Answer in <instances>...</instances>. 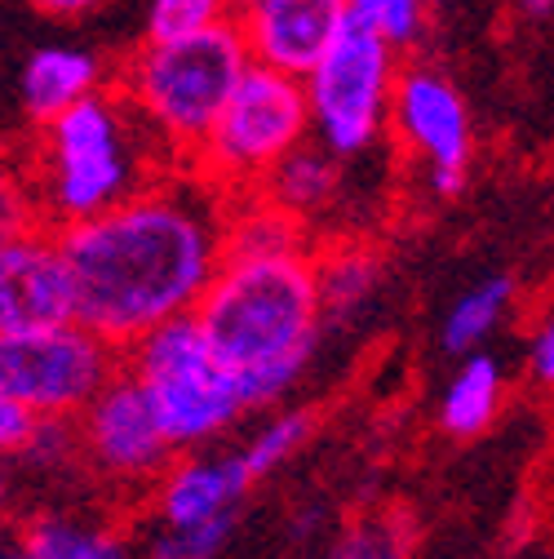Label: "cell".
Here are the masks:
<instances>
[{"instance_id":"cell-29","label":"cell","mask_w":554,"mask_h":559,"mask_svg":"<svg viewBox=\"0 0 554 559\" xmlns=\"http://www.w3.org/2000/svg\"><path fill=\"white\" fill-rule=\"evenodd\" d=\"M36 427L40 423L23 404H14L10 395H0V457H5V453H27Z\"/></svg>"},{"instance_id":"cell-2","label":"cell","mask_w":554,"mask_h":559,"mask_svg":"<svg viewBox=\"0 0 554 559\" xmlns=\"http://www.w3.org/2000/svg\"><path fill=\"white\" fill-rule=\"evenodd\" d=\"M178 165L182 160L173 147L120 90H103L36 129L27 147V174L45 231H72L107 218L111 209L143 195Z\"/></svg>"},{"instance_id":"cell-8","label":"cell","mask_w":554,"mask_h":559,"mask_svg":"<svg viewBox=\"0 0 554 559\" xmlns=\"http://www.w3.org/2000/svg\"><path fill=\"white\" fill-rule=\"evenodd\" d=\"M124 373V352L81 320L0 337V395L36 423H72Z\"/></svg>"},{"instance_id":"cell-3","label":"cell","mask_w":554,"mask_h":559,"mask_svg":"<svg viewBox=\"0 0 554 559\" xmlns=\"http://www.w3.org/2000/svg\"><path fill=\"white\" fill-rule=\"evenodd\" d=\"M195 324L236 378L270 365H311L324 324L315 258H227Z\"/></svg>"},{"instance_id":"cell-28","label":"cell","mask_w":554,"mask_h":559,"mask_svg":"<svg viewBox=\"0 0 554 559\" xmlns=\"http://www.w3.org/2000/svg\"><path fill=\"white\" fill-rule=\"evenodd\" d=\"M76 449H81V431L72 423H40L36 436H32V444H27V457L58 466V462L72 457Z\"/></svg>"},{"instance_id":"cell-25","label":"cell","mask_w":554,"mask_h":559,"mask_svg":"<svg viewBox=\"0 0 554 559\" xmlns=\"http://www.w3.org/2000/svg\"><path fill=\"white\" fill-rule=\"evenodd\" d=\"M333 559H408V537L399 515H369L356 520L333 546Z\"/></svg>"},{"instance_id":"cell-15","label":"cell","mask_w":554,"mask_h":559,"mask_svg":"<svg viewBox=\"0 0 554 559\" xmlns=\"http://www.w3.org/2000/svg\"><path fill=\"white\" fill-rule=\"evenodd\" d=\"M337 191H341V160L328 156L320 143L298 147L289 160L275 165L266 174V182L257 187L262 200H270L275 209H285V214L298 218L302 227H311V223H320L328 214Z\"/></svg>"},{"instance_id":"cell-31","label":"cell","mask_w":554,"mask_h":559,"mask_svg":"<svg viewBox=\"0 0 554 559\" xmlns=\"http://www.w3.org/2000/svg\"><path fill=\"white\" fill-rule=\"evenodd\" d=\"M519 5H523V14H532V19L554 14V0H519Z\"/></svg>"},{"instance_id":"cell-20","label":"cell","mask_w":554,"mask_h":559,"mask_svg":"<svg viewBox=\"0 0 554 559\" xmlns=\"http://www.w3.org/2000/svg\"><path fill=\"white\" fill-rule=\"evenodd\" d=\"M23 546L36 559H133L116 533L81 524V520H62V515L36 520L23 537Z\"/></svg>"},{"instance_id":"cell-23","label":"cell","mask_w":554,"mask_h":559,"mask_svg":"<svg viewBox=\"0 0 554 559\" xmlns=\"http://www.w3.org/2000/svg\"><path fill=\"white\" fill-rule=\"evenodd\" d=\"M351 19L386 36L395 49H412L426 32L431 19V0H346Z\"/></svg>"},{"instance_id":"cell-34","label":"cell","mask_w":554,"mask_h":559,"mask_svg":"<svg viewBox=\"0 0 554 559\" xmlns=\"http://www.w3.org/2000/svg\"><path fill=\"white\" fill-rule=\"evenodd\" d=\"M0 498H5V471H0Z\"/></svg>"},{"instance_id":"cell-13","label":"cell","mask_w":554,"mask_h":559,"mask_svg":"<svg viewBox=\"0 0 554 559\" xmlns=\"http://www.w3.org/2000/svg\"><path fill=\"white\" fill-rule=\"evenodd\" d=\"M253 488V475L244 457H182L160 475L156 511L165 520V533L200 528L209 520L236 515L244 493Z\"/></svg>"},{"instance_id":"cell-17","label":"cell","mask_w":554,"mask_h":559,"mask_svg":"<svg viewBox=\"0 0 554 559\" xmlns=\"http://www.w3.org/2000/svg\"><path fill=\"white\" fill-rule=\"evenodd\" d=\"M320 307L333 320H356L382 289V262L364 245H337L315 258Z\"/></svg>"},{"instance_id":"cell-24","label":"cell","mask_w":554,"mask_h":559,"mask_svg":"<svg viewBox=\"0 0 554 559\" xmlns=\"http://www.w3.org/2000/svg\"><path fill=\"white\" fill-rule=\"evenodd\" d=\"M306 440H311V413H280V417H270V423L249 440V449L240 457H244L249 475L262 479L275 466H285Z\"/></svg>"},{"instance_id":"cell-22","label":"cell","mask_w":554,"mask_h":559,"mask_svg":"<svg viewBox=\"0 0 554 559\" xmlns=\"http://www.w3.org/2000/svg\"><path fill=\"white\" fill-rule=\"evenodd\" d=\"M236 19L231 0H147L143 5V40H173L204 27H218Z\"/></svg>"},{"instance_id":"cell-18","label":"cell","mask_w":554,"mask_h":559,"mask_svg":"<svg viewBox=\"0 0 554 559\" xmlns=\"http://www.w3.org/2000/svg\"><path fill=\"white\" fill-rule=\"evenodd\" d=\"M280 253H311L306 227L289 218L285 209H275L270 200H262L257 191L231 200L227 258H280Z\"/></svg>"},{"instance_id":"cell-1","label":"cell","mask_w":554,"mask_h":559,"mask_svg":"<svg viewBox=\"0 0 554 559\" xmlns=\"http://www.w3.org/2000/svg\"><path fill=\"white\" fill-rule=\"evenodd\" d=\"M231 195L173 169L107 218L58 231L76 285V320L129 352L160 324L200 311L227 262Z\"/></svg>"},{"instance_id":"cell-12","label":"cell","mask_w":554,"mask_h":559,"mask_svg":"<svg viewBox=\"0 0 554 559\" xmlns=\"http://www.w3.org/2000/svg\"><path fill=\"white\" fill-rule=\"evenodd\" d=\"M76 320V285L67 271L58 231L36 227L32 236L0 249V337L32 333Z\"/></svg>"},{"instance_id":"cell-4","label":"cell","mask_w":554,"mask_h":559,"mask_svg":"<svg viewBox=\"0 0 554 559\" xmlns=\"http://www.w3.org/2000/svg\"><path fill=\"white\" fill-rule=\"evenodd\" d=\"M249 67L253 58L240 36V23L227 19L218 27L173 40H137L120 62L116 90L186 165L236 98Z\"/></svg>"},{"instance_id":"cell-5","label":"cell","mask_w":554,"mask_h":559,"mask_svg":"<svg viewBox=\"0 0 554 559\" xmlns=\"http://www.w3.org/2000/svg\"><path fill=\"white\" fill-rule=\"evenodd\" d=\"M124 373L147 391L173 449L209 444L249 413L240 378L218 360L195 316L137 337L124 352Z\"/></svg>"},{"instance_id":"cell-26","label":"cell","mask_w":554,"mask_h":559,"mask_svg":"<svg viewBox=\"0 0 554 559\" xmlns=\"http://www.w3.org/2000/svg\"><path fill=\"white\" fill-rule=\"evenodd\" d=\"M236 515H222V520H209V524H200V528H182V533H165L152 542L147 559H218L236 533Z\"/></svg>"},{"instance_id":"cell-19","label":"cell","mask_w":554,"mask_h":559,"mask_svg":"<svg viewBox=\"0 0 554 559\" xmlns=\"http://www.w3.org/2000/svg\"><path fill=\"white\" fill-rule=\"evenodd\" d=\"M515 302V280L510 275H489V280H479L474 289H466L453 311L444 316V352L448 356H474L483 342H489L497 333V324L506 320Z\"/></svg>"},{"instance_id":"cell-21","label":"cell","mask_w":554,"mask_h":559,"mask_svg":"<svg viewBox=\"0 0 554 559\" xmlns=\"http://www.w3.org/2000/svg\"><path fill=\"white\" fill-rule=\"evenodd\" d=\"M40 227V204L27 174V156L0 152V249Z\"/></svg>"},{"instance_id":"cell-14","label":"cell","mask_w":554,"mask_h":559,"mask_svg":"<svg viewBox=\"0 0 554 559\" xmlns=\"http://www.w3.org/2000/svg\"><path fill=\"white\" fill-rule=\"evenodd\" d=\"M103 90H111L107 62L89 45H40L19 67V107L32 129L53 124Z\"/></svg>"},{"instance_id":"cell-27","label":"cell","mask_w":554,"mask_h":559,"mask_svg":"<svg viewBox=\"0 0 554 559\" xmlns=\"http://www.w3.org/2000/svg\"><path fill=\"white\" fill-rule=\"evenodd\" d=\"M124 0H32V10L49 23H67V27H85L98 23L107 14H116Z\"/></svg>"},{"instance_id":"cell-6","label":"cell","mask_w":554,"mask_h":559,"mask_svg":"<svg viewBox=\"0 0 554 559\" xmlns=\"http://www.w3.org/2000/svg\"><path fill=\"white\" fill-rule=\"evenodd\" d=\"M311 143V107L302 81H289L266 67H249L236 98L186 160L204 182H214L222 195L240 200L253 195L266 174L289 160L298 147Z\"/></svg>"},{"instance_id":"cell-33","label":"cell","mask_w":554,"mask_h":559,"mask_svg":"<svg viewBox=\"0 0 554 559\" xmlns=\"http://www.w3.org/2000/svg\"><path fill=\"white\" fill-rule=\"evenodd\" d=\"M231 5H236V14H240V10H249V5H253V0H231Z\"/></svg>"},{"instance_id":"cell-11","label":"cell","mask_w":554,"mask_h":559,"mask_svg":"<svg viewBox=\"0 0 554 559\" xmlns=\"http://www.w3.org/2000/svg\"><path fill=\"white\" fill-rule=\"evenodd\" d=\"M236 23L253 67L306 81L356 19L346 0H253Z\"/></svg>"},{"instance_id":"cell-9","label":"cell","mask_w":554,"mask_h":559,"mask_svg":"<svg viewBox=\"0 0 554 559\" xmlns=\"http://www.w3.org/2000/svg\"><path fill=\"white\" fill-rule=\"evenodd\" d=\"M399 147L426 165L435 195H457L470 169V111L439 67H404L390 107Z\"/></svg>"},{"instance_id":"cell-32","label":"cell","mask_w":554,"mask_h":559,"mask_svg":"<svg viewBox=\"0 0 554 559\" xmlns=\"http://www.w3.org/2000/svg\"><path fill=\"white\" fill-rule=\"evenodd\" d=\"M0 559H36L27 546H14V550H0Z\"/></svg>"},{"instance_id":"cell-10","label":"cell","mask_w":554,"mask_h":559,"mask_svg":"<svg viewBox=\"0 0 554 559\" xmlns=\"http://www.w3.org/2000/svg\"><path fill=\"white\" fill-rule=\"evenodd\" d=\"M81 449L103 475L120 484L160 479L173 457V444L160 427L147 391L129 373H120L81 417Z\"/></svg>"},{"instance_id":"cell-7","label":"cell","mask_w":554,"mask_h":559,"mask_svg":"<svg viewBox=\"0 0 554 559\" xmlns=\"http://www.w3.org/2000/svg\"><path fill=\"white\" fill-rule=\"evenodd\" d=\"M399 85V49L364 23H351L328 58L302 81L315 143L346 160H364L390 129Z\"/></svg>"},{"instance_id":"cell-16","label":"cell","mask_w":554,"mask_h":559,"mask_svg":"<svg viewBox=\"0 0 554 559\" xmlns=\"http://www.w3.org/2000/svg\"><path fill=\"white\" fill-rule=\"evenodd\" d=\"M502 395H506V382H502V365L493 356L474 352L470 360H461V369L453 373L444 400H439V427L457 440H474L483 436L497 413H502Z\"/></svg>"},{"instance_id":"cell-30","label":"cell","mask_w":554,"mask_h":559,"mask_svg":"<svg viewBox=\"0 0 554 559\" xmlns=\"http://www.w3.org/2000/svg\"><path fill=\"white\" fill-rule=\"evenodd\" d=\"M532 378L554 386V311L532 333Z\"/></svg>"}]
</instances>
